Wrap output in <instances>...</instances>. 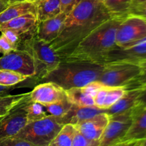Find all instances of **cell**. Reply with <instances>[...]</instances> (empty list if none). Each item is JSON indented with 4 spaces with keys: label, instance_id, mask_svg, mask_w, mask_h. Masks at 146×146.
<instances>
[{
    "label": "cell",
    "instance_id": "f6af8a7d",
    "mask_svg": "<svg viewBox=\"0 0 146 146\" xmlns=\"http://www.w3.org/2000/svg\"><path fill=\"white\" fill-rule=\"evenodd\" d=\"M101 1H102V2H103V1H104V0H101Z\"/></svg>",
    "mask_w": 146,
    "mask_h": 146
},
{
    "label": "cell",
    "instance_id": "836d02e7",
    "mask_svg": "<svg viewBox=\"0 0 146 146\" xmlns=\"http://www.w3.org/2000/svg\"><path fill=\"white\" fill-rule=\"evenodd\" d=\"M13 50L15 49L13 48L12 46L10 44L5 36L3 34H1L0 35V54L5 55L11 52Z\"/></svg>",
    "mask_w": 146,
    "mask_h": 146
},
{
    "label": "cell",
    "instance_id": "277c9868",
    "mask_svg": "<svg viewBox=\"0 0 146 146\" xmlns=\"http://www.w3.org/2000/svg\"><path fill=\"white\" fill-rule=\"evenodd\" d=\"M19 48L27 51L34 60L36 67L34 78L36 85L61 61V58L56 54L50 44L39 39L36 34L23 40Z\"/></svg>",
    "mask_w": 146,
    "mask_h": 146
},
{
    "label": "cell",
    "instance_id": "e575fe53",
    "mask_svg": "<svg viewBox=\"0 0 146 146\" xmlns=\"http://www.w3.org/2000/svg\"><path fill=\"white\" fill-rule=\"evenodd\" d=\"M78 0H60L61 12L68 14L72 10Z\"/></svg>",
    "mask_w": 146,
    "mask_h": 146
},
{
    "label": "cell",
    "instance_id": "7bdbcfd3",
    "mask_svg": "<svg viewBox=\"0 0 146 146\" xmlns=\"http://www.w3.org/2000/svg\"><path fill=\"white\" fill-rule=\"evenodd\" d=\"M142 145H143V146H146V138L145 140H143V141Z\"/></svg>",
    "mask_w": 146,
    "mask_h": 146
},
{
    "label": "cell",
    "instance_id": "2e32d148",
    "mask_svg": "<svg viewBox=\"0 0 146 146\" xmlns=\"http://www.w3.org/2000/svg\"><path fill=\"white\" fill-rule=\"evenodd\" d=\"M94 84H89L83 88H74L66 91V97L74 106L81 107L95 106L94 96L97 91Z\"/></svg>",
    "mask_w": 146,
    "mask_h": 146
},
{
    "label": "cell",
    "instance_id": "9a60e30c",
    "mask_svg": "<svg viewBox=\"0 0 146 146\" xmlns=\"http://www.w3.org/2000/svg\"><path fill=\"white\" fill-rule=\"evenodd\" d=\"M37 24L38 19L36 15L34 14H27L17 17L1 25L0 31L9 29L18 33L23 38H27V37L36 34Z\"/></svg>",
    "mask_w": 146,
    "mask_h": 146
},
{
    "label": "cell",
    "instance_id": "7402d4cb",
    "mask_svg": "<svg viewBox=\"0 0 146 146\" xmlns=\"http://www.w3.org/2000/svg\"><path fill=\"white\" fill-rule=\"evenodd\" d=\"M103 3L112 19H124L131 7V0H104Z\"/></svg>",
    "mask_w": 146,
    "mask_h": 146
},
{
    "label": "cell",
    "instance_id": "6da1fadb",
    "mask_svg": "<svg viewBox=\"0 0 146 146\" xmlns=\"http://www.w3.org/2000/svg\"><path fill=\"white\" fill-rule=\"evenodd\" d=\"M111 19L101 0H78L67 14L58 36L50 46L64 59L96 29Z\"/></svg>",
    "mask_w": 146,
    "mask_h": 146
},
{
    "label": "cell",
    "instance_id": "52a82bcc",
    "mask_svg": "<svg viewBox=\"0 0 146 146\" xmlns=\"http://www.w3.org/2000/svg\"><path fill=\"white\" fill-rule=\"evenodd\" d=\"M135 107L131 111L110 116L109 122L97 146H112L123 141L133 122Z\"/></svg>",
    "mask_w": 146,
    "mask_h": 146
},
{
    "label": "cell",
    "instance_id": "4fadbf2b",
    "mask_svg": "<svg viewBox=\"0 0 146 146\" xmlns=\"http://www.w3.org/2000/svg\"><path fill=\"white\" fill-rule=\"evenodd\" d=\"M109 115L106 112H103L79 123L75 126L77 131L86 139L94 142H99L109 122Z\"/></svg>",
    "mask_w": 146,
    "mask_h": 146
},
{
    "label": "cell",
    "instance_id": "d6986e66",
    "mask_svg": "<svg viewBox=\"0 0 146 146\" xmlns=\"http://www.w3.org/2000/svg\"><path fill=\"white\" fill-rule=\"evenodd\" d=\"M141 91V88L126 90L123 96L115 104L106 110L109 116L118 115L131 111L136 106L137 100Z\"/></svg>",
    "mask_w": 146,
    "mask_h": 146
},
{
    "label": "cell",
    "instance_id": "d6a6232c",
    "mask_svg": "<svg viewBox=\"0 0 146 146\" xmlns=\"http://www.w3.org/2000/svg\"><path fill=\"white\" fill-rule=\"evenodd\" d=\"M129 14L139 17L146 21V1L131 7L128 11V15Z\"/></svg>",
    "mask_w": 146,
    "mask_h": 146
},
{
    "label": "cell",
    "instance_id": "30bf717a",
    "mask_svg": "<svg viewBox=\"0 0 146 146\" xmlns=\"http://www.w3.org/2000/svg\"><path fill=\"white\" fill-rule=\"evenodd\" d=\"M0 69L17 71L29 77L36 76V67L32 57L24 49L13 50L0 57Z\"/></svg>",
    "mask_w": 146,
    "mask_h": 146
},
{
    "label": "cell",
    "instance_id": "e0dca14e",
    "mask_svg": "<svg viewBox=\"0 0 146 146\" xmlns=\"http://www.w3.org/2000/svg\"><path fill=\"white\" fill-rule=\"evenodd\" d=\"M27 14L36 15V5L35 3L28 0L10 3L9 6L0 13V26L17 17Z\"/></svg>",
    "mask_w": 146,
    "mask_h": 146
},
{
    "label": "cell",
    "instance_id": "7c38bea8",
    "mask_svg": "<svg viewBox=\"0 0 146 146\" xmlns=\"http://www.w3.org/2000/svg\"><path fill=\"white\" fill-rule=\"evenodd\" d=\"M66 97V91L53 82L37 84L29 93V102H35L44 106L55 104Z\"/></svg>",
    "mask_w": 146,
    "mask_h": 146
},
{
    "label": "cell",
    "instance_id": "f546056e",
    "mask_svg": "<svg viewBox=\"0 0 146 146\" xmlns=\"http://www.w3.org/2000/svg\"><path fill=\"white\" fill-rule=\"evenodd\" d=\"M29 79V78H28ZM27 81V80H26ZM26 81H23L21 84H18V85L15 86H6L0 85V96H5L9 95L11 91L15 90L16 88H20V87H30V86H35L36 84L34 81L33 77H31L28 80V82L25 83Z\"/></svg>",
    "mask_w": 146,
    "mask_h": 146
},
{
    "label": "cell",
    "instance_id": "ab89813d",
    "mask_svg": "<svg viewBox=\"0 0 146 146\" xmlns=\"http://www.w3.org/2000/svg\"><path fill=\"white\" fill-rule=\"evenodd\" d=\"M145 1H146V0H131V7L141 4V3L145 2Z\"/></svg>",
    "mask_w": 146,
    "mask_h": 146
},
{
    "label": "cell",
    "instance_id": "484cf974",
    "mask_svg": "<svg viewBox=\"0 0 146 146\" xmlns=\"http://www.w3.org/2000/svg\"><path fill=\"white\" fill-rule=\"evenodd\" d=\"M24 109L27 113V121L29 123L34 122L44 118L47 115L44 109V106L38 103L28 102L24 106Z\"/></svg>",
    "mask_w": 146,
    "mask_h": 146
},
{
    "label": "cell",
    "instance_id": "5b68a950",
    "mask_svg": "<svg viewBox=\"0 0 146 146\" xmlns=\"http://www.w3.org/2000/svg\"><path fill=\"white\" fill-rule=\"evenodd\" d=\"M138 64L112 63L104 65V69L98 81L106 87H122L125 90L136 88V83L142 74Z\"/></svg>",
    "mask_w": 146,
    "mask_h": 146
},
{
    "label": "cell",
    "instance_id": "3957f363",
    "mask_svg": "<svg viewBox=\"0 0 146 146\" xmlns=\"http://www.w3.org/2000/svg\"><path fill=\"white\" fill-rule=\"evenodd\" d=\"M104 69V65L94 63L61 60L58 66L49 73L40 83L53 82L65 91L83 88L98 81Z\"/></svg>",
    "mask_w": 146,
    "mask_h": 146
},
{
    "label": "cell",
    "instance_id": "5bb4252c",
    "mask_svg": "<svg viewBox=\"0 0 146 146\" xmlns=\"http://www.w3.org/2000/svg\"><path fill=\"white\" fill-rule=\"evenodd\" d=\"M67 14L60 13L56 17L38 21L36 35L39 39L51 44L59 35Z\"/></svg>",
    "mask_w": 146,
    "mask_h": 146
},
{
    "label": "cell",
    "instance_id": "1f68e13d",
    "mask_svg": "<svg viewBox=\"0 0 146 146\" xmlns=\"http://www.w3.org/2000/svg\"><path fill=\"white\" fill-rule=\"evenodd\" d=\"M98 143L99 142H94L86 139L77 131L73 141L72 146H97Z\"/></svg>",
    "mask_w": 146,
    "mask_h": 146
},
{
    "label": "cell",
    "instance_id": "d590c367",
    "mask_svg": "<svg viewBox=\"0 0 146 146\" xmlns=\"http://www.w3.org/2000/svg\"><path fill=\"white\" fill-rule=\"evenodd\" d=\"M137 108H145L146 107V82L141 86V91L137 100L136 104Z\"/></svg>",
    "mask_w": 146,
    "mask_h": 146
},
{
    "label": "cell",
    "instance_id": "ee69618b",
    "mask_svg": "<svg viewBox=\"0 0 146 146\" xmlns=\"http://www.w3.org/2000/svg\"><path fill=\"white\" fill-rule=\"evenodd\" d=\"M28 1H33V2H34V3H35V4H36V3L38 1H39V0H28Z\"/></svg>",
    "mask_w": 146,
    "mask_h": 146
},
{
    "label": "cell",
    "instance_id": "74e56055",
    "mask_svg": "<svg viewBox=\"0 0 146 146\" xmlns=\"http://www.w3.org/2000/svg\"><path fill=\"white\" fill-rule=\"evenodd\" d=\"M140 141L138 140H125V141H121L117 143L115 145L112 146H134L136 145Z\"/></svg>",
    "mask_w": 146,
    "mask_h": 146
},
{
    "label": "cell",
    "instance_id": "ffe728a7",
    "mask_svg": "<svg viewBox=\"0 0 146 146\" xmlns=\"http://www.w3.org/2000/svg\"><path fill=\"white\" fill-rule=\"evenodd\" d=\"M146 138V107L139 109L135 107L133 122L123 141L138 140Z\"/></svg>",
    "mask_w": 146,
    "mask_h": 146
},
{
    "label": "cell",
    "instance_id": "4316f807",
    "mask_svg": "<svg viewBox=\"0 0 146 146\" xmlns=\"http://www.w3.org/2000/svg\"><path fill=\"white\" fill-rule=\"evenodd\" d=\"M72 106L73 104L70 102L68 98L66 97L58 102L50 104V105L46 106L44 107L46 108L47 111L49 113L50 115L61 118L69 111Z\"/></svg>",
    "mask_w": 146,
    "mask_h": 146
},
{
    "label": "cell",
    "instance_id": "8992f818",
    "mask_svg": "<svg viewBox=\"0 0 146 146\" xmlns=\"http://www.w3.org/2000/svg\"><path fill=\"white\" fill-rule=\"evenodd\" d=\"M63 126L61 118L48 115L43 119L27 123L14 137L35 146H48Z\"/></svg>",
    "mask_w": 146,
    "mask_h": 146
},
{
    "label": "cell",
    "instance_id": "d4e9b609",
    "mask_svg": "<svg viewBox=\"0 0 146 146\" xmlns=\"http://www.w3.org/2000/svg\"><path fill=\"white\" fill-rule=\"evenodd\" d=\"M31 78L17 71L7 69H0V85L11 86L18 85L28 78Z\"/></svg>",
    "mask_w": 146,
    "mask_h": 146
},
{
    "label": "cell",
    "instance_id": "8fae6325",
    "mask_svg": "<svg viewBox=\"0 0 146 146\" xmlns=\"http://www.w3.org/2000/svg\"><path fill=\"white\" fill-rule=\"evenodd\" d=\"M29 101L27 96L4 116L0 117V141L15 136L28 123L24 104Z\"/></svg>",
    "mask_w": 146,
    "mask_h": 146
},
{
    "label": "cell",
    "instance_id": "60d3db41",
    "mask_svg": "<svg viewBox=\"0 0 146 146\" xmlns=\"http://www.w3.org/2000/svg\"><path fill=\"white\" fill-rule=\"evenodd\" d=\"M26 0H9L10 3H14V2H19V1H24Z\"/></svg>",
    "mask_w": 146,
    "mask_h": 146
},
{
    "label": "cell",
    "instance_id": "7a4b0ae2",
    "mask_svg": "<svg viewBox=\"0 0 146 146\" xmlns=\"http://www.w3.org/2000/svg\"><path fill=\"white\" fill-rule=\"evenodd\" d=\"M123 19L111 18L104 22L84 38L69 56L61 60L101 64L104 56L117 47L115 36Z\"/></svg>",
    "mask_w": 146,
    "mask_h": 146
},
{
    "label": "cell",
    "instance_id": "ba28073f",
    "mask_svg": "<svg viewBox=\"0 0 146 146\" xmlns=\"http://www.w3.org/2000/svg\"><path fill=\"white\" fill-rule=\"evenodd\" d=\"M146 36V21L134 15H128L121 21L117 29V47H125Z\"/></svg>",
    "mask_w": 146,
    "mask_h": 146
},
{
    "label": "cell",
    "instance_id": "b9f144b4",
    "mask_svg": "<svg viewBox=\"0 0 146 146\" xmlns=\"http://www.w3.org/2000/svg\"><path fill=\"white\" fill-rule=\"evenodd\" d=\"M142 142H143V141H140L139 143H137L136 145H135L134 146H143V145H142Z\"/></svg>",
    "mask_w": 146,
    "mask_h": 146
},
{
    "label": "cell",
    "instance_id": "9c48e42d",
    "mask_svg": "<svg viewBox=\"0 0 146 146\" xmlns=\"http://www.w3.org/2000/svg\"><path fill=\"white\" fill-rule=\"evenodd\" d=\"M146 60V36L125 47H116L103 58L101 64L131 63L139 64Z\"/></svg>",
    "mask_w": 146,
    "mask_h": 146
},
{
    "label": "cell",
    "instance_id": "83f0119b",
    "mask_svg": "<svg viewBox=\"0 0 146 146\" xmlns=\"http://www.w3.org/2000/svg\"><path fill=\"white\" fill-rule=\"evenodd\" d=\"M125 92L126 90L122 87H114V88L107 87L106 95L103 109L106 110L109 108L111 106L115 104L125 94Z\"/></svg>",
    "mask_w": 146,
    "mask_h": 146
},
{
    "label": "cell",
    "instance_id": "f1b7e54d",
    "mask_svg": "<svg viewBox=\"0 0 146 146\" xmlns=\"http://www.w3.org/2000/svg\"><path fill=\"white\" fill-rule=\"evenodd\" d=\"M0 32L5 36V38L8 40V41L12 46L14 49L17 50L20 48L21 42L24 39H23V37L21 35H19L18 33L11 29H9L1 30Z\"/></svg>",
    "mask_w": 146,
    "mask_h": 146
},
{
    "label": "cell",
    "instance_id": "cb8c5ba5",
    "mask_svg": "<svg viewBox=\"0 0 146 146\" xmlns=\"http://www.w3.org/2000/svg\"><path fill=\"white\" fill-rule=\"evenodd\" d=\"M28 95L26 94L18 95H5L0 96V117L4 116L11 111L14 107L20 104Z\"/></svg>",
    "mask_w": 146,
    "mask_h": 146
},
{
    "label": "cell",
    "instance_id": "603a6c76",
    "mask_svg": "<svg viewBox=\"0 0 146 146\" xmlns=\"http://www.w3.org/2000/svg\"><path fill=\"white\" fill-rule=\"evenodd\" d=\"M76 128L73 124H65L48 146H72Z\"/></svg>",
    "mask_w": 146,
    "mask_h": 146
},
{
    "label": "cell",
    "instance_id": "44dd1931",
    "mask_svg": "<svg viewBox=\"0 0 146 146\" xmlns=\"http://www.w3.org/2000/svg\"><path fill=\"white\" fill-rule=\"evenodd\" d=\"M36 5L38 21L48 19L61 13L60 0H39Z\"/></svg>",
    "mask_w": 146,
    "mask_h": 146
},
{
    "label": "cell",
    "instance_id": "ac0fdd59",
    "mask_svg": "<svg viewBox=\"0 0 146 146\" xmlns=\"http://www.w3.org/2000/svg\"><path fill=\"white\" fill-rule=\"evenodd\" d=\"M103 112H106V110L101 109L96 106L81 107L73 105L69 111L60 118L64 125L70 123L76 125Z\"/></svg>",
    "mask_w": 146,
    "mask_h": 146
},
{
    "label": "cell",
    "instance_id": "8d00e7d4",
    "mask_svg": "<svg viewBox=\"0 0 146 146\" xmlns=\"http://www.w3.org/2000/svg\"><path fill=\"white\" fill-rule=\"evenodd\" d=\"M138 65L141 66V69H142V74L140 76L139 79H138V84L140 86H142L146 82V60L144 61H142Z\"/></svg>",
    "mask_w": 146,
    "mask_h": 146
},
{
    "label": "cell",
    "instance_id": "f35d334b",
    "mask_svg": "<svg viewBox=\"0 0 146 146\" xmlns=\"http://www.w3.org/2000/svg\"><path fill=\"white\" fill-rule=\"evenodd\" d=\"M10 2L9 0H0V13L6 9L9 6Z\"/></svg>",
    "mask_w": 146,
    "mask_h": 146
},
{
    "label": "cell",
    "instance_id": "4dcf8cb0",
    "mask_svg": "<svg viewBox=\"0 0 146 146\" xmlns=\"http://www.w3.org/2000/svg\"><path fill=\"white\" fill-rule=\"evenodd\" d=\"M0 146H35L29 141L17 137L5 138L0 141Z\"/></svg>",
    "mask_w": 146,
    "mask_h": 146
}]
</instances>
